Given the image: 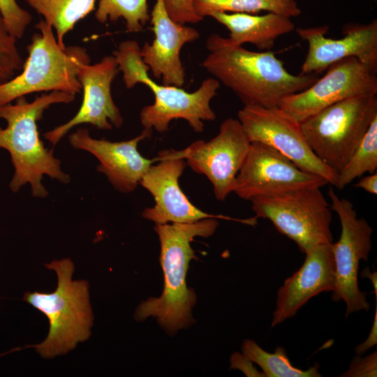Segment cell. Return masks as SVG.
Returning <instances> with one entry per match:
<instances>
[{
  "label": "cell",
  "mask_w": 377,
  "mask_h": 377,
  "mask_svg": "<svg viewBox=\"0 0 377 377\" xmlns=\"http://www.w3.org/2000/svg\"><path fill=\"white\" fill-rule=\"evenodd\" d=\"M364 276L365 277L369 278L371 279L373 286L374 287V292H375V296L376 299L377 298V274L376 272L371 273L370 270L367 268H366L364 271L362 272V276Z\"/></svg>",
  "instance_id": "d6a6232c"
},
{
  "label": "cell",
  "mask_w": 377,
  "mask_h": 377,
  "mask_svg": "<svg viewBox=\"0 0 377 377\" xmlns=\"http://www.w3.org/2000/svg\"><path fill=\"white\" fill-rule=\"evenodd\" d=\"M327 184L325 178L301 170L270 146L251 142L232 192L251 200L300 188H321Z\"/></svg>",
  "instance_id": "8fae6325"
},
{
  "label": "cell",
  "mask_w": 377,
  "mask_h": 377,
  "mask_svg": "<svg viewBox=\"0 0 377 377\" xmlns=\"http://www.w3.org/2000/svg\"><path fill=\"white\" fill-rule=\"evenodd\" d=\"M193 6L203 19L214 12L256 14L267 11L289 17L301 13L295 0H193Z\"/></svg>",
  "instance_id": "7402d4cb"
},
{
  "label": "cell",
  "mask_w": 377,
  "mask_h": 377,
  "mask_svg": "<svg viewBox=\"0 0 377 377\" xmlns=\"http://www.w3.org/2000/svg\"><path fill=\"white\" fill-rule=\"evenodd\" d=\"M330 208L341 223V235L330 247L334 261L333 302L342 300L346 304L345 317L360 311H369L370 304L367 293L361 291L357 280L360 260L367 261L371 250L373 229L363 217L358 218L353 204L339 198L332 188L327 192Z\"/></svg>",
  "instance_id": "9c48e42d"
},
{
  "label": "cell",
  "mask_w": 377,
  "mask_h": 377,
  "mask_svg": "<svg viewBox=\"0 0 377 377\" xmlns=\"http://www.w3.org/2000/svg\"><path fill=\"white\" fill-rule=\"evenodd\" d=\"M57 275V286L51 293L27 292L22 300L44 313L49 320L46 339L37 345L15 348H35L43 358L64 355L91 335L94 316L89 302V283L72 280L75 270L70 258L45 264Z\"/></svg>",
  "instance_id": "5b68a950"
},
{
  "label": "cell",
  "mask_w": 377,
  "mask_h": 377,
  "mask_svg": "<svg viewBox=\"0 0 377 377\" xmlns=\"http://www.w3.org/2000/svg\"><path fill=\"white\" fill-rule=\"evenodd\" d=\"M209 16L230 31L228 38L234 45L251 43L261 50H271L279 36L295 29L290 17L271 12L263 15L214 12Z\"/></svg>",
  "instance_id": "ffe728a7"
},
{
  "label": "cell",
  "mask_w": 377,
  "mask_h": 377,
  "mask_svg": "<svg viewBox=\"0 0 377 377\" xmlns=\"http://www.w3.org/2000/svg\"><path fill=\"white\" fill-rule=\"evenodd\" d=\"M55 30L58 44L65 48L64 38L77 22L95 10L96 0H25Z\"/></svg>",
  "instance_id": "44dd1931"
},
{
  "label": "cell",
  "mask_w": 377,
  "mask_h": 377,
  "mask_svg": "<svg viewBox=\"0 0 377 377\" xmlns=\"http://www.w3.org/2000/svg\"><path fill=\"white\" fill-rule=\"evenodd\" d=\"M151 23L154 40L151 44L146 42L141 48L142 61L156 78H161L163 84L181 87L184 84L185 71L180 51L186 43L196 40L200 34L195 29L172 20L163 0H156Z\"/></svg>",
  "instance_id": "ac0fdd59"
},
{
  "label": "cell",
  "mask_w": 377,
  "mask_h": 377,
  "mask_svg": "<svg viewBox=\"0 0 377 377\" xmlns=\"http://www.w3.org/2000/svg\"><path fill=\"white\" fill-rule=\"evenodd\" d=\"M355 187L362 188L367 192L377 194V172L370 174L368 176L362 177L355 184Z\"/></svg>",
  "instance_id": "1f68e13d"
},
{
  "label": "cell",
  "mask_w": 377,
  "mask_h": 377,
  "mask_svg": "<svg viewBox=\"0 0 377 377\" xmlns=\"http://www.w3.org/2000/svg\"><path fill=\"white\" fill-rule=\"evenodd\" d=\"M119 71L127 89L136 84L147 85L154 95V102L140 111V120L144 128L155 129L163 133L168 131L171 121L186 120L195 133L204 130V121H214L216 114L210 106L217 94L220 82L215 78L204 80L197 90L188 92L173 85L159 84L149 75V67L141 57V48L137 41H122L113 51Z\"/></svg>",
  "instance_id": "277c9868"
},
{
  "label": "cell",
  "mask_w": 377,
  "mask_h": 377,
  "mask_svg": "<svg viewBox=\"0 0 377 377\" xmlns=\"http://www.w3.org/2000/svg\"><path fill=\"white\" fill-rule=\"evenodd\" d=\"M242 353L263 370L265 377H320L319 364L315 363L307 370H302L291 364L285 348L277 346L274 353L263 349L251 339L244 340Z\"/></svg>",
  "instance_id": "603a6c76"
},
{
  "label": "cell",
  "mask_w": 377,
  "mask_h": 377,
  "mask_svg": "<svg viewBox=\"0 0 377 377\" xmlns=\"http://www.w3.org/2000/svg\"><path fill=\"white\" fill-rule=\"evenodd\" d=\"M329 27L319 26L297 28L298 36L308 42V51L302 66V75L317 74L332 64L349 57H356L373 72H377V20L361 24L347 25L339 39L325 37Z\"/></svg>",
  "instance_id": "2e32d148"
},
{
  "label": "cell",
  "mask_w": 377,
  "mask_h": 377,
  "mask_svg": "<svg viewBox=\"0 0 377 377\" xmlns=\"http://www.w3.org/2000/svg\"><path fill=\"white\" fill-rule=\"evenodd\" d=\"M376 116V94H366L331 105L300 122V125L315 155L339 173Z\"/></svg>",
  "instance_id": "52a82bcc"
},
{
  "label": "cell",
  "mask_w": 377,
  "mask_h": 377,
  "mask_svg": "<svg viewBox=\"0 0 377 377\" xmlns=\"http://www.w3.org/2000/svg\"><path fill=\"white\" fill-rule=\"evenodd\" d=\"M377 343V305H376L375 316L371 329L366 340L357 345L355 352L357 355H362Z\"/></svg>",
  "instance_id": "4dcf8cb0"
},
{
  "label": "cell",
  "mask_w": 377,
  "mask_h": 377,
  "mask_svg": "<svg viewBox=\"0 0 377 377\" xmlns=\"http://www.w3.org/2000/svg\"><path fill=\"white\" fill-rule=\"evenodd\" d=\"M250 201L255 216L269 220L279 232L296 243L301 252L332 242V209L320 188L259 196Z\"/></svg>",
  "instance_id": "ba28073f"
},
{
  "label": "cell",
  "mask_w": 377,
  "mask_h": 377,
  "mask_svg": "<svg viewBox=\"0 0 377 377\" xmlns=\"http://www.w3.org/2000/svg\"><path fill=\"white\" fill-rule=\"evenodd\" d=\"M237 119L250 142H259L275 149L301 170L335 184L338 173L324 164L313 152L300 123L280 107L244 105Z\"/></svg>",
  "instance_id": "30bf717a"
},
{
  "label": "cell",
  "mask_w": 377,
  "mask_h": 377,
  "mask_svg": "<svg viewBox=\"0 0 377 377\" xmlns=\"http://www.w3.org/2000/svg\"><path fill=\"white\" fill-rule=\"evenodd\" d=\"M377 169V116L371 121L361 142L346 165L338 173L334 186L341 190L366 172Z\"/></svg>",
  "instance_id": "cb8c5ba5"
},
{
  "label": "cell",
  "mask_w": 377,
  "mask_h": 377,
  "mask_svg": "<svg viewBox=\"0 0 377 377\" xmlns=\"http://www.w3.org/2000/svg\"><path fill=\"white\" fill-rule=\"evenodd\" d=\"M75 98L73 94L54 91L42 94L32 102L21 96L15 104L0 106V118L6 121L5 128L0 127V148L10 156L14 172L9 188L13 193L29 184L34 197L45 198L48 191L43 184L44 176L65 184L71 182L53 150L46 149L40 139L37 122L52 105L69 103Z\"/></svg>",
  "instance_id": "7a4b0ae2"
},
{
  "label": "cell",
  "mask_w": 377,
  "mask_h": 377,
  "mask_svg": "<svg viewBox=\"0 0 377 377\" xmlns=\"http://www.w3.org/2000/svg\"><path fill=\"white\" fill-rule=\"evenodd\" d=\"M205 44L209 54L202 67L244 105L280 107L284 98L306 89L319 78L314 73L293 75L274 52L248 50L219 34L209 35Z\"/></svg>",
  "instance_id": "6da1fadb"
},
{
  "label": "cell",
  "mask_w": 377,
  "mask_h": 377,
  "mask_svg": "<svg viewBox=\"0 0 377 377\" xmlns=\"http://www.w3.org/2000/svg\"><path fill=\"white\" fill-rule=\"evenodd\" d=\"M376 350L364 357H361V355L354 357L348 369L341 375L344 377H376Z\"/></svg>",
  "instance_id": "f1b7e54d"
},
{
  "label": "cell",
  "mask_w": 377,
  "mask_h": 377,
  "mask_svg": "<svg viewBox=\"0 0 377 377\" xmlns=\"http://www.w3.org/2000/svg\"><path fill=\"white\" fill-rule=\"evenodd\" d=\"M119 72L113 56L104 57L94 64L82 66L77 74L83 91L78 112L67 122L45 132V139L54 146L71 129L84 124L102 130L121 127L124 119L111 94L112 83Z\"/></svg>",
  "instance_id": "9a60e30c"
},
{
  "label": "cell",
  "mask_w": 377,
  "mask_h": 377,
  "mask_svg": "<svg viewBox=\"0 0 377 377\" xmlns=\"http://www.w3.org/2000/svg\"><path fill=\"white\" fill-rule=\"evenodd\" d=\"M16 43L17 38L8 31L0 12V84L13 79L23 68L24 60Z\"/></svg>",
  "instance_id": "484cf974"
},
{
  "label": "cell",
  "mask_w": 377,
  "mask_h": 377,
  "mask_svg": "<svg viewBox=\"0 0 377 377\" xmlns=\"http://www.w3.org/2000/svg\"><path fill=\"white\" fill-rule=\"evenodd\" d=\"M230 369H239L245 376L249 377H265L263 372L258 371L253 366V362L248 359L242 353L235 352L230 357Z\"/></svg>",
  "instance_id": "f546056e"
},
{
  "label": "cell",
  "mask_w": 377,
  "mask_h": 377,
  "mask_svg": "<svg viewBox=\"0 0 377 377\" xmlns=\"http://www.w3.org/2000/svg\"><path fill=\"white\" fill-rule=\"evenodd\" d=\"M0 12L10 34L17 39L22 38L32 20L31 15L16 0H0Z\"/></svg>",
  "instance_id": "4316f807"
},
{
  "label": "cell",
  "mask_w": 377,
  "mask_h": 377,
  "mask_svg": "<svg viewBox=\"0 0 377 377\" xmlns=\"http://www.w3.org/2000/svg\"><path fill=\"white\" fill-rule=\"evenodd\" d=\"M250 143L239 120L228 118L212 139L197 140L178 152L194 172L207 177L216 200L224 201L233 191Z\"/></svg>",
  "instance_id": "5bb4252c"
},
{
  "label": "cell",
  "mask_w": 377,
  "mask_h": 377,
  "mask_svg": "<svg viewBox=\"0 0 377 377\" xmlns=\"http://www.w3.org/2000/svg\"><path fill=\"white\" fill-rule=\"evenodd\" d=\"M153 130L144 128L142 133L128 140L111 142L91 137L86 128H78L68 136L70 145L75 149L85 151L99 162L97 170L105 175L114 189L122 193L133 192L149 168L158 156L148 159L138 149L140 141L150 138Z\"/></svg>",
  "instance_id": "e0dca14e"
},
{
  "label": "cell",
  "mask_w": 377,
  "mask_h": 377,
  "mask_svg": "<svg viewBox=\"0 0 377 377\" xmlns=\"http://www.w3.org/2000/svg\"><path fill=\"white\" fill-rule=\"evenodd\" d=\"M306 89L284 98L280 108L299 123L343 100L377 94V76L356 57L339 60Z\"/></svg>",
  "instance_id": "4fadbf2b"
},
{
  "label": "cell",
  "mask_w": 377,
  "mask_h": 377,
  "mask_svg": "<svg viewBox=\"0 0 377 377\" xmlns=\"http://www.w3.org/2000/svg\"><path fill=\"white\" fill-rule=\"evenodd\" d=\"M217 219L155 225L154 229L160 242L164 287L160 297H150L139 304L134 314L135 320L156 318L160 326L170 334L194 323L191 312L196 303V294L186 282L190 261L196 258L191 243L195 237L212 236L219 226Z\"/></svg>",
  "instance_id": "3957f363"
},
{
  "label": "cell",
  "mask_w": 377,
  "mask_h": 377,
  "mask_svg": "<svg viewBox=\"0 0 377 377\" xmlns=\"http://www.w3.org/2000/svg\"><path fill=\"white\" fill-rule=\"evenodd\" d=\"M96 20L105 23L122 17L130 32L141 31L150 19L147 0H100L95 13Z\"/></svg>",
  "instance_id": "d4e9b609"
},
{
  "label": "cell",
  "mask_w": 377,
  "mask_h": 377,
  "mask_svg": "<svg viewBox=\"0 0 377 377\" xmlns=\"http://www.w3.org/2000/svg\"><path fill=\"white\" fill-rule=\"evenodd\" d=\"M330 244L316 246L306 252L302 265L284 281L277 292L272 327L294 317L314 296L333 290L334 261Z\"/></svg>",
  "instance_id": "d6986e66"
},
{
  "label": "cell",
  "mask_w": 377,
  "mask_h": 377,
  "mask_svg": "<svg viewBox=\"0 0 377 377\" xmlns=\"http://www.w3.org/2000/svg\"><path fill=\"white\" fill-rule=\"evenodd\" d=\"M170 17L180 24H195L203 20L194 11L193 0H163Z\"/></svg>",
  "instance_id": "83f0119b"
},
{
  "label": "cell",
  "mask_w": 377,
  "mask_h": 377,
  "mask_svg": "<svg viewBox=\"0 0 377 377\" xmlns=\"http://www.w3.org/2000/svg\"><path fill=\"white\" fill-rule=\"evenodd\" d=\"M158 158V163L149 168L140 183L152 195L155 202L153 207L142 211L144 219L155 224L191 223L207 218L235 221L250 226L257 223L256 216L239 219L208 214L198 209L190 202L179 186V179L187 164L179 156L178 150H162Z\"/></svg>",
  "instance_id": "7c38bea8"
},
{
  "label": "cell",
  "mask_w": 377,
  "mask_h": 377,
  "mask_svg": "<svg viewBox=\"0 0 377 377\" xmlns=\"http://www.w3.org/2000/svg\"><path fill=\"white\" fill-rule=\"evenodd\" d=\"M35 27L40 32L32 35L27 47L28 57L22 73L0 84V106L35 92L57 91L75 96L82 90L77 74L91 62L87 49L78 45L61 48L52 27L44 20Z\"/></svg>",
  "instance_id": "8992f818"
}]
</instances>
